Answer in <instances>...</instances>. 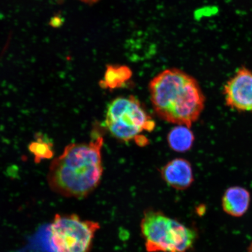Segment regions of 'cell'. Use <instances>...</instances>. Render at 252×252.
I'll list each match as a JSON object with an SVG mask.
<instances>
[{
	"mask_svg": "<svg viewBox=\"0 0 252 252\" xmlns=\"http://www.w3.org/2000/svg\"><path fill=\"white\" fill-rule=\"evenodd\" d=\"M251 194L247 189L232 187L226 189L222 198V207L225 213L234 217H241L250 206Z\"/></svg>",
	"mask_w": 252,
	"mask_h": 252,
	"instance_id": "obj_8",
	"label": "cell"
},
{
	"mask_svg": "<svg viewBox=\"0 0 252 252\" xmlns=\"http://www.w3.org/2000/svg\"><path fill=\"white\" fill-rule=\"evenodd\" d=\"M225 103L240 112L252 111V71L242 67L226 83Z\"/></svg>",
	"mask_w": 252,
	"mask_h": 252,
	"instance_id": "obj_6",
	"label": "cell"
},
{
	"mask_svg": "<svg viewBox=\"0 0 252 252\" xmlns=\"http://www.w3.org/2000/svg\"><path fill=\"white\" fill-rule=\"evenodd\" d=\"M140 228L148 252H187L196 240V232L160 211H145Z\"/></svg>",
	"mask_w": 252,
	"mask_h": 252,
	"instance_id": "obj_3",
	"label": "cell"
},
{
	"mask_svg": "<svg viewBox=\"0 0 252 252\" xmlns=\"http://www.w3.org/2000/svg\"><path fill=\"white\" fill-rule=\"evenodd\" d=\"M98 222L76 214H56L49 226V238L55 252H90Z\"/></svg>",
	"mask_w": 252,
	"mask_h": 252,
	"instance_id": "obj_4",
	"label": "cell"
},
{
	"mask_svg": "<svg viewBox=\"0 0 252 252\" xmlns=\"http://www.w3.org/2000/svg\"><path fill=\"white\" fill-rule=\"evenodd\" d=\"M105 124L110 133L123 141L135 139L143 131L155 127L139 100L132 95L116 97L109 104Z\"/></svg>",
	"mask_w": 252,
	"mask_h": 252,
	"instance_id": "obj_5",
	"label": "cell"
},
{
	"mask_svg": "<svg viewBox=\"0 0 252 252\" xmlns=\"http://www.w3.org/2000/svg\"><path fill=\"white\" fill-rule=\"evenodd\" d=\"M103 138L93 136L90 143H72L53 160L47 173L50 189L61 196L82 199L90 195L101 181Z\"/></svg>",
	"mask_w": 252,
	"mask_h": 252,
	"instance_id": "obj_1",
	"label": "cell"
},
{
	"mask_svg": "<svg viewBox=\"0 0 252 252\" xmlns=\"http://www.w3.org/2000/svg\"><path fill=\"white\" fill-rule=\"evenodd\" d=\"M187 126L178 125L169 132L167 140L171 149L176 152L185 153L193 146L194 136Z\"/></svg>",
	"mask_w": 252,
	"mask_h": 252,
	"instance_id": "obj_10",
	"label": "cell"
},
{
	"mask_svg": "<svg viewBox=\"0 0 252 252\" xmlns=\"http://www.w3.org/2000/svg\"><path fill=\"white\" fill-rule=\"evenodd\" d=\"M53 145L42 135H37L36 140L31 142L28 146L30 152L33 154L34 162L40 163L43 159H51L54 156Z\"/></svg>",
	"mask_w": 252,
	"mask_h": 252,
	"instance_id": "obj_11",
	"label": "cell"
},
{
	"mask_svg": "<svg viewBox=\"0 0 252 252\" xmlns=\"http://www.w3.org/2000/svg\"><path fill=\"white\" fill-rule=\"evenodd\" d=\"M248 252H252V242L248 249Z\"/></svg>",
	"mask_w": 252,
	"mask_h": 252,
	"instance_id": "obj_13",
	"label": "cell"
},
{
	"mask_svg": "<svg viewBox=\"0 0 252 252\" xmlns=\"http://www.w3.org/2000/svg\"><path fill=\"white\" fill-rule=\"evenodd\" d=\"M160 175L169 187L176 190H186L194 182L191 163L184 158H176L167 163L160 169Z\"/></svg>",
	"mask_w": 252,
	"mask_h": 252,
	"instance_id": "obj_7",
	"label": "cell"
},
{
	"mask_svg": "<svg viewBox=\"0 0 252 252\" xmlns=\"http://www.w3.org/2000/svg\"><path fill=\"white\" fill-rule=\"evenodd\" d=\"M132 76L130 68L126 65H109L99 86L103 89L110 90L124 87Z\"/></svg>",
	"mask_w": 252,
	"mask_h": 252,
	"instance_id": "obj_9",
	"label": "cell"
},
{
	"mask_svg": "<svg viewBox=\"0 0 252 252\" xmlns=\"http://www.w3.org/2000/svg\"><path fill=\"white\" fill-rule=\"evenodd\" d=\"M80 1L86 3V4H93L99 1V0H80Z\"/></svg>",
	"mask_w": 252,
	"mask_h": 252,
	"instance_id": "obj_12",
	"label": "cell"
},
{
	"mask_svg": "<svg viewBox=\"0 0 252 252\" xmlns=\"http://www.w3.org/2000/svg\"><path fill=\"white\" fill-rule=\"evenodd\" d=\"M149 90L156 114L172 124L190 128L204 108L205 96L196 79L177 68L160 72L150 81Z\"/></svg>",
	"mask_w": 252,
	"mask_h": 252,
	"instance_id": "obj_2",
	"label": "cell"
}]
</instances>
